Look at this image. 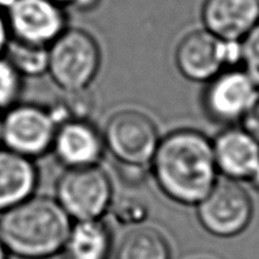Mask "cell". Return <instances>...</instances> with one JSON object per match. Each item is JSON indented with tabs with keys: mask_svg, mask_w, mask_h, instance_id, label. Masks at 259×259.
<instances>
[{
	"mask_svg": "<svg viewBox=\"0 0 259 259\" xmlns=\"http://www.w3.org/2000/svg\"><path fill=\"white\" fill-rule=\"evenodd\" d=\"M204 28L228 42H240L259 22V0H204Z\"/></svg>",
	"mask_w": 259,
	"mask_h": 259,
	"instance_id": "4fadbf2b",
	"label": "cell"
},
{
	"mask_svg": "<svg viewBox=\"0 0 259 259\" xmlns=\"http://www.w3.org/2000/svg\"><path fill=\"white\" fill-rule=\"evenodd\" d=\"M240 61L245 72L259 86V22L240 40Z\"/></svg>",
	"mask_w": 259,
	"mask_h": 259,
	"instance_id": "ffe728a7",
	"label": "cell"
},
{
	"mask_svg": "<svg viewBox=\"0 0 259 259\" xmlns=\"http://www.w3.org/2000/svg\"><path fill=\"white\" fill-rule=\"evenodd\" d=\"M101 50L91 33L66 28L48 46V75L63 91L90 89L101 67Z\"/></svg>",
	"mask_w": 259,
	"mask_h": 259,
	"instance_id": "3957f363",
	"label": "cell"
},
{
	"mask_svg": "<svg viewBox=\"0 0 259 259\" xmlns=\"http://www.w3.org/2000/svg\"><path fill=\"white\" fill-rule=\"evenodd\" d=\"M240 121H242L243 125L242 128L247 131L259 143V91L252 106L248 109V111Z\"/></svg>",
	"mask_w": 259,
	"mask_h": 259,
	"instance_id": "44dd1931",
	"label": "cell"
},
{
	"mask_svg": "<svg viewBox=\"0 0 259 259\" xmlns=\"http://www.w3.org/2000/svg\"><path fill=\"white\" fill-rule=\"evenodd\" d=\"M55 192L56 201L72 222L104 219L114 201L113 182L100 164L66 168Z\"/></svg>",
	"mask_w": 259,
	"mask_h": 259,
	"instance_id": "277c9868",
	"label": "cell"
},
{
	"mask_svg": "<svg viewBox=\"0 0 259 259\" xmlns=\"http://www.w3.org/2000/svg\"><path fill=\"white\" fill-rule=\"evenodd\" d=\"M149 171L169 200L186 206H196L219 181L212 142L190 128L161 137Z\"/></svg>",
	"mask_w": 259,
	"mask_h": 259,
	"instance_id": "6da1fadb",
	"label": "cell"
},
{
	"mask_svg": "<svg viewBox=\"0 0 259 259\" xmlns=\"http://www.w3.org/2000/svg\"><path fill=\"white\" fill-rule=\"evenodd\" d=\"M113 233L104 219L73 222L63 245L65 259H109Z\"/></svg>",
	"mask_w": 259,
	"mask_h": 259,
	"instance_id": "9a60e30c",
	"label": "cell"
},
{
	"mask_svg": "<svg viewBox=\"0 0 259 259\" xmlns=\"http://www.w3.org/2000/svg\"><path fill=\"white\" fill-rule=\"evenodd\" d=\"M23 91V76L14 66L0 56V109H10L19 103Z\"/></svg>",
	"mask_w": 259,
	"mask_h": 259,
	"instance_id": "ac0fdd59",
	"label": "cell"
},
{
	"mask_svg": "<svg viewBox=\"0 0 259 259\" xmlns=\"http://www.w3.org/2000/svg\"><path fill=\"white\" fill-rule=\"evenodd\" d=\"M105 148L120 164L149 166L161 137L153 119L137 109H123L108 119Z\"/></svg>",
	"mask_w": 259,
	"mask_h": 259,
	"instance_id": "5b68a950",
	"label": "cell"
},
{
	"mask_svg": "<svg viewBox=\"0 0 259 259\" xmlns=\"http://www.w3.org/2000/svg\"><path fill=\"white\" fill-rule=\"evenodd\" d=\"M195 207L201 227L220 238L242 233L253 217V204L248 192L237 181L228 179L218 181Z\"/></svg>",
	"mask_w": 259,
	"mask_h": 259,
	"instance_id": "ba28073f",
	"label": "cell"
},
{
	"mask_svg": "<svg viewBox=\"0 0 259 259\" xmlns=\"http://www.w3.org/2000/svg\"><path fill=\"white\" fill-rule=\"evenodd\" d=\"M10 37L48 47L67 28L62 5L53 0H14L7 8Z\"/></svg>",
	"mask_w": 259,
	"mask_h": 259,
	"instance_id": "9c48e42d",
	"label": "cell"
},
{
	"mask_svg": "<svg viewBox=\"0 0 259 259\" xmlns=\"http://www.w3.org/2000/svg\"><path fill=\"white\" fill-rule=\"evenodd\" d=\"M0 259H7V249L0 240Z\"/></svg>",
	"mask_w": 259,
	"mask_h": 259,
	"instance_id": "484cf974",
	"label": "cell"
},
{
	"mask_svg": "<svg viewBox=\"0 0 259 259\" xmlns=\"http://www.w3.org/2000/svg\"><path fill=\"white\" fill-rule=\"evenodd\" d=\"M14 0H0V9H7Z\"/></svg>",
	"mask_w": 259,
	"mask_h": 259,
	"instance_id": "d4e9b609",
	"label": "cell"
},
{
	"mask_svg": "<svg viewBox=\"0 0 259 259\" xmlns=\"http://www.w3.org/2000/svg\"><path fill=\"white\" fill-rule=\"evenodd\" d=\"M38 179L33 159L7 148L0 149V214L32 197Z\"/></svg>",
	"mask_w": 259,
	"mask_h": 259,
	"instance_id": "5bb4252c",
	"label": "cell"
},
{
	"mask_svg": "<svg viewBox=\"0 0 259 259\" xmlns=\"http://www.w3.org/2000/svg\"><path fill=\"white\" fill-rule=\"evenodd\" d=\"M257 86L244 70H224L207 81L202 108L212 121L232 125L242 120L252 106Z\"/></svg>",
	"mask_w": 259,
	"mask_h": 259,
	"instance_id": "30bf717a",
	"label": "cell"
},
{
	"mask_svg": "<svg viewBox=\"0 0 259 259\" xmlns=\"http://www.w3.org/2000/svg\"><path fill=\"white\" fill-rule=\"evenodd\" d=\"M103 132L91 120H68L56 131L52 152L66 168L98 166L105 152Z\"/></svg>",
	"mask_w": 259,
	"mask_h": 259,
	"instance_id": "8fae6325",
	"label": "cell"
},
{
	"mask_svg": "<svg viewBox=\"0 0 259 259\" xmlns=\"http://www.w3.org/2000/svg\"><path fill=\"white\" fill-rule=\"evenodd\" d=\"M110 211L113 212L114 219L118 220L120 224L136 227L146 222L149 215L148 206L142 200L131 196H124L118 200L114 197Z\"/></svg>",
	"mask_w": 259,
	"mask_h": 259,
	"instance_id": "d6986e66",
	"label": "cell"
},
{
	"mask_svg": "<svg viewBox=\"0 0 259 259\" xmlns=\"http://www.w3.org/2000/svg\"><path fill=\"white\" fill-rule=\"evenodd\" d=\"M10 39V32L9 28H8L7 18L2 13V9H0V56L4 53L5 47H7L8 42Z\"/></svg>",
	"mask_w": 259,
	"mask_h": 259,
	"instance_id": "7402d4cb",
	"label": "cell"
},
{
	"mask_svg": "<svg viewBox=\"0 0 259 259\" xmlns=\"http://www.w3.org/2000/svg\"><path fill=\"white\" fill-rule=\"evenodd\" d=\"M248 181L253 185V187H254L255 190H258L259 191V166L257 167V169L254 171V174L252 175V177H250Z\"/></svg>",
	"mask_w": 259,
	"mask_h": 259,
	"instance_id": "603a6c76",
	"label": "cell"
},
{
	"mask_svg": "<svg viewBox=\"0 0 259 259\" xmlns=\"http://www.w3.org/2000/svg\"><path fill=\"white\" fill-rule=\"evenodd\" d=\"M238 61L240 42H228L205 28L184 35L175 51L177 70L185 78L195 82H207Z\"/></svg>",
	"mask_w": 259,
	"mask_h": 259,
	"instance_id": "52a82bcc",
	"label": "cell"
},
{
	"mask_svg": "<svg viewBox=\"0 0 259 259\" xmlns=\"http://www.w3.org/2000/svg\"><path fill=\"white\" fill-rule=\"evenodd\" d=\"M166 237L153 227H137L124 237L116 259H169Z\"/></svg>",
	"mask_w": 259,
	"mask_h": 259,
	"instance_id": "2e32d148",
	"label": "cell"
},
{
	"mask_svg": "<svg viewBox=\"0 0 259 259\" xmlns=\"http://www.w3.org/2000/svg\"><path fill=\"white\" fill-rule=\"evenodd\" d=\"M57 126L50 108L18 103L3 116L2 143L34 161L51 152Z\"/></svg>",
	"mask_w": 259,
	"mask_h": 259,
	"instance_id": "8992f818",
	"label": "cell"
},
{
	"mask_svg": "<svg viewBox=\"0 0 259 259\" xmlns=\"http://www.w3.org/2000/svg\"><path fill=\"white\" fill-rule=\"evenodd\" d=\"M2 126H3V116L0 115V144H2Z\"/></svg>",
	"mask_w": 259,
	"mask_h": 259,
	"instance_id": "4316f807",
	"label": "cell"
},
{
	"mask_svg": "<svg viewBox=\"0 0 259 259\" xmlns=\"http://www.w3.org/2000/svg\"><path fill=\"white\" fill-rule=\"evenodd\" d=\"M211 142L219 175L233 181L252 177L259 166V143L247 131L229 126Z\"/></svg>",
	"mask_w": 259,
	"mask_h": 259,
	"instance_id": "7c38bea8",
	"label": "cell"
},
{
	"mask_svg": "<svg viewBox=\"0 0 259 259\" xmlns=\"http://www.w3.org/2000/svg\"><path fill=\"white\" fill-rule=\"evenodd\" d=\"M72 223L56 199L33 195L0 214V240L19 258H50L62 252Z\"/></svg>",
	"mask_w": 259,
	"mask_h": 259,
	"instance_id": "7a4b0ae2",
	"label": "cell"
},
{
	"mask_svg": "<svg viewBox=\"0 0 259 259\" xmlns=\"http://www.w3.org/2000/svg\"><path fill=\"white\" fill-rule=\"evenodd\" d=\"M3 56L23 77H40L48 72V47L10 37Z\"/></svg>",
	"mask_w": 259,
	"mask_h": 259,
	"instance_id": "e0dca14e",
	"label": "cell"
},
{
	"mask_svg": "<svg viewBox=\"0 0 259 259\" xmlns=\"http://www.w3.org/2000/svg\"><path fill=\"white\" fill-rule=\"evenodd\" d=\"M53 2L58 3V4L62 5V7H65V5H72V7L77 8V5L80 4L82 0H53Z\"/></svg>",
	"mask_w": 259,
	"mask_h": 259,
	"instance_id": "cb8c5ba5",
	"label": "cell"
}]
</instances>
